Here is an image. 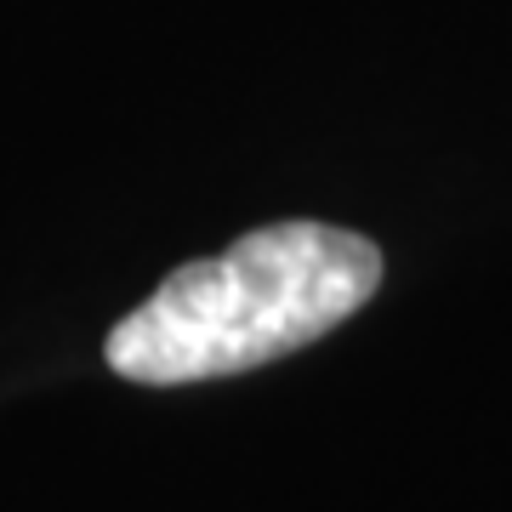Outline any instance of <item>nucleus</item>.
<instances>
[{"mask_svg":"<svg viewBox=\"0 0 512 512\" xmlns=\"http://www.w3.org/2000/svg\"><path fill=\"white\" fill-rule=\"evenodd\" d=\"M382 285V251L330 222H274L188 262L109 330L126 382L177 387L239 376L319 342Z\"/></svg>","mask_w":512,"mask_h":512,"instance_id":"1","label":"nucleus"}]
</instances>
